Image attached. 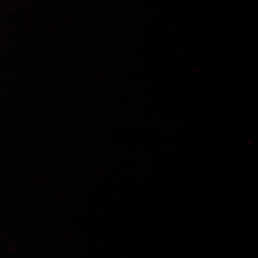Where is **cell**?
Listing matches in <instances>:
<instances>
[]
</instances>
